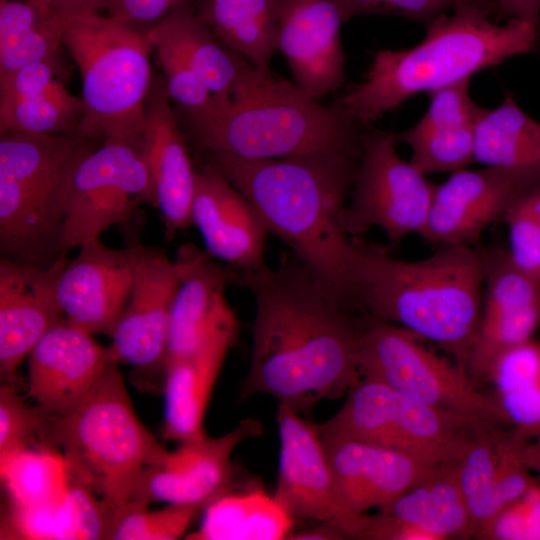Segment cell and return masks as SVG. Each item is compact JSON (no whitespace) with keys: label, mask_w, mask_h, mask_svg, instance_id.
I'll return each instance as SVG.
<instances>
[{"label":"cell","mask_w":540,"mask_h":540,"mask_svg":"<svg viewBox=\"0 0 540 540\" xmlns=\"http://www.w3.org/2000/svg\"><path fill=\"white\" fill-rule=\"evenodd\" d=\"M199 528L187 540H281L295 519L275 495L262 487L229 488L204 508Z\"/></svg>","instance_id":"28"},{"label":"cell","mask_w":540,"mask_h":540,"mask_svg":"<svg viewBox=\"0 0 540 540\" xmlns=\"http://www.w3.org/2000/svg\"><path fill=\"white\" fill-rule=\"evenodd\" d=\"M232 282L255 300L241 399L264 393L308 414L319 401L347 394L360 378L357 356L366 317H356L292 252L274 268L234 270Z\"/></svg>","instance_id":"1"},{"label":"cell","mask_w":540,"mask_h":540,"mask_svg":"<svg viewBox=\"0 0 540 540\" xmlns=\"http://www.w3.org/2000/svg\"><path fill=\"white\" fill-rule=\"evenodd\" d=\"M140 242L112 248L100 238L79 247L58 281V298L66 320L90 333L111 336L128 301Z\"/></svg>","instance_id":"18"},{"label":"cell","mask_w":540,"mask_h":540,"mask_svg":"<svg viewBox=\"0 0 540 540\" xmlns=\"http://www.w3.org/2000/svg\"><path fill=\"white\" fill-rule=\"evenodd\" d=\"M184 0H111L108 16L141 33L163 21Z\"/></svg>","instance_id":"45"},{"label":"cell","mask_w":540,"mask_h":540,"mask_svg":"<svg viewBox=\"0 0 540 540\" xmlns=\"http://www.w3.org/2000/svg\"><path fill=\"white\" fill-rule=\"evenodd\" d=\"M347 20L357 15H392L425 26L448 11L464 7L487 9L498 14L492 0H337Z\"/></svg>","instance_id":"42"},{"label":"cell","mask_w":540,"mask_h":540,"mask_svg":"<svg viewBox=\"0 0 540 540\" xmlns=\"http://www.w3.org/2000/svg\"><path fill=\"white\" fill-rule=\"evenodd\" d=\"M179 286L174 260L141 245L128 301L111 334L110 359L156 375L164 386L171 309Z\"/></svg>","instance_id":"15"},{"label":"cell","mask_w":540,"mask_h":540,"mask_svg":"<svg viewBox=\"0 0 540 540\" xmlns=\"http://www.w3.org/2000/svg\"><path fill=\"white\" fill-rule=\"evenodd\" d=\"M500 17L517 19L540 27V0H492Z\"/></svg>","instance_id":"47"},{"label":"cell","mask_w":540,"mask_h":540,"mask_svg":"<svg viewBox=\"0 0 540 540\" xmlns=\"http://www.w3.org/2000/svg\"><path fill=\"white\" fill-rule=\"evenodd\" d=\"M378 511L415 526L433 540L474 538V525L459 481L458 460L438 465L422 482Z\"/></svg>","instance_id":"29"},{"label":"cell","mask_w":540,"mask_h":540,"mask_svg":"<svg viewBox=\"0 0 540 540\" xmlns=\"http://www.w3.org/2000/svg\"><path fill=\"white\" fill-rule=\"evenodd\" d=\"M482 314L467 371L486 382L495 360L533 338L540 325V280L511 259L507 249L485 248Z\"/></svg>","instance_id":"16"},{"label":"cell","mask_w":540,"mask_h":540,"mask_svg":"<svg viewBox=\"0 0 540 540\" xmlns=\"http://www.w3.org/2000/svg\"><path fill=\"white\" fill-rule=\"evenodd\" d=\"M475 538L540 540V484L535 481L523 494L502 508Z\"/></svg>","instance_id":"43"},{"label":"cell","mask_w":540,"mask_h":540,"mask_svg":"<svg viewBox=\"0 0 540 540\" xmlns=\"http://www.w3.org/2000/svg\"><path fill=\"white\" fill-rule=\"evenodd\" d=\"M361 127L338 100L323 105L274 75L249 96L188 127V133L198 155L266 160L358 147Z\"/></svg>","instance_id":"7"},{"label":"cell","mask_w":540,"mask_h":540,"mask_svg":"<svg viewBox=\"0 0 540 540\" xmlns=\"http://www.w3.org/2000/svg\"><path fill=\"white\" fill-rule=\"evenodd\" d=\"M421 339L401 326L368 319L358 348L360 377L475 424L507 427L494 398L479 391L467 370L425 347Z\"/></svg>","instance_id":"9"},{"label":"cell","mask_w":540,"mask_h":540,"mask_svg":"<svg viewBox=\"0 0 540 540\" xmlns=\"http://www.w3.org/2000/svg\"><path fill=\"white\" fill-rule=\"evenodd\" d=\"M84 114L81 98L60 82L52 89L0 104V134H63L78 131Z\"/></svg>","instance_id":"37"},{"label":"cell","mask_w":540,"mask_h":540,"mask_svg":"<svg viewBox=\"0 0 540 540\" xmlns=\"http://www.w3.org/2000/svg\"><path fill=\"white\" fill-rule=\"evenodd\" d=\"M153 207L142 144L104 139L77 166L68 191L63 243L69 251L130 222L136 207Z\"/></svg>","instance_id":"12"},{"label":"cell","mask_w":540,"mask_h":540,"mask_svg":"<svg viewBox=\"0 0 540 540\" xmlns=\"http://www.w3.org/2000/svg\"><path fill=\"white\" fill-rule=\"evenodd\" d=\"M98 142L79 131L0 134V256L43 269L67 259L70 183Z\"/></svg>","instance_id":"5"},{"label":"cell","mask_w":540,"mask_h":540,"mask_svg":"<svg viewBox=\"0 0 540 540\" xmlns=\"http://www.w3.org/2000/svg\"><path fill=\"white\" fill-rule=\"evenodd\" d=\"M192 223L205 251L232 269L255 272L267 266L264 253L270 232L264 220L240 191L201 163L196 168Z\"/></svg>","instance_id":"24"},{"label":"cell","mask_w":540,"mask_h":540,"mask_svg":"<svg viewBox=\"0 0 540 540\" xmlns=\"http://www.w3.org/2000/svg\"><path fill=\"white\" fill-rule=\"evenodd\" d=\"M261 433L262 426L258 421L245 419L222 436L210 438L204 435L182 442L177 450L169 451L161 465L143 470L132 501L148 505L153 501H165L206 507L230 488L231 456L237 445Z\"/></svg>","instance_id":"19"},{"label":"cell","mask_w":540,"mask_h":540,"mask_svg":"<svg viewBox=\"0 0 540 540\" xmlns=\"http://www.w3.org/2000/svg\"><path fill=\"white\" fill-rule=\"evenodd\" d=\"M339 494L348 510L385 509L438 465L317 424Z\"/></svg>","instance_id":"20"},{"label":"cell","mask_w":540,"mask_h":540,"mask_svg":"<svg viewBox=\"0 0 540 540\" xmlns=\"http://www.w3.org/2000/svg\"><path fill=\"white\" fill-rule=\"evenodd\" d=\"M495 15L476 7L440 15L415 46L377 51L363 80L338 101L363 127L417 94L471 79L540 47V27L517 19L499 23Z\"/></svg>","instance_id":"4"},{"label":"cell","mask_w":540,"mask_h":540,"mask_svg":"<svg viewBox=\"0 0 540 540\" xmlns=\"http://www.w3.org/2000/svg\"><path fill=\"white\" fill-rule=\"evenodd\" d=\"M48 417V411L29 405L13 384L1 382L0 461L24 449L47 446Z\"/></svg>","instance_id":"40"},{"label":"cell","mask_w":540,"mask_h":540,"mask_svg":"<svg viewBox=\"0 0 540 540\" xmlns=\"http://www.w3.org/2000/svg\"><path fill=\"white\" fill-rule=\"evenodd\" d=\"M538 183L540 173L527 170H456L436 185L420 236L440 246L473 247L487 227L503 221L509 208Z\"/></svg>","instance_id":"14"},{"label":"cell","mask_w":540,"mask_h":540,"mask_svg":"<svg viewBox=\"0 0 540 540\" xmlns=\"http://www.w3.org/2000/svg\"><path fill=\"white\" fill-rule=\"evenodd\" d=\"M63 45L82 80L84 114L78 131L104 140L142 144L153 47L145 33L100 13L73 16Z\"/></svg>","instance_id":"8"},{"label":"cell","mask_w":540,"mask_h":540,"mask_svg":"<svg viewBox=\"0 0 540 540\" xmlns=\"http://www.w3.org/2000/svg\"><path fill=\"white\" fill-rule=\"evenodd\" d=\"M277 50L293 83L320 101L346 80L341 27L347 17L337 0H276Z\"/></svg>","instance_id":"17"},{"label":"cell","mask_w":540,"mask_h":540,"mask_svg":"<svg viewBox=\"0 0 540 540\" xmlns=\"http://www.w3.org/2000/svg\"><path fill=\"white\" fill-rule=\"evenodd\" d=\"M56 61H43L26 65L0 78V104L44 93L61 81Z\"/></svg>","instance_id":"44"},{"label":"cell","mask_w":540,"mask_h":540,"mask_svg":"<svg viewBox=\"0 0 540 540\" xmlns=\"http://www.w3.org/2000/svg\"><path fill=\"white\" fill-rule=\"evenodd\" d=\"M486 382L507 428L528 441L540 437V341L532 338L502 353Z\"/></svg>","instance_id":"33"},{"label":"cell","mask_w":540,"mask_h":540,"mask_svg":"<svg viewBox=\"0 0 540 540\" xmlns=\"http://www.w3.org/2000/svg\"><path fill=\"white\" fill-rule=\"evenodd\" d=\"M475 121L419 120L397 137L410 147L409 162L422 174L454 172L475 162Z\"/></svg>","instance_id":"36"},{"label":"cell","mask_w":540,"mask_h":540,"mask_svg":"<svg viewBox=\"0 0 540 540\" xmlns=\"http://www.w3.org/2000/svg\"><path fill=\"white\" fill-rule=\"evenodd\" d=\"M238 333L229 306L207 327L197 347L165 371L163 436L180 443L204 435L203 421L226 354Z\"/></svg>","instance_id":"25"},{"label":"cell","mask_w":540,"mask_h":540,"mask_svg":"<svg viewBox=\"0 0 540 540\" xmlns=\"http://www.w3.org/2000/svg\"><path fill=\"white\" fill-rule=\"evenodd\" d=\"M474 161L540 173V122L526 114L511 93L495 108L479 106Z\"/></svg>","instance_id":"32"},{"label":"cell","mask_w":540,"mask_h":540,"mask_svg":"<svg viewBox=\"0 0 540 540\" xmlns=\"http://www.w3.org/2000/svg\"><path fill=\"white\" fill-rule=\"evenodd\" d=\"M523 459L530 471H535L540 477V437H537L525 445Z\"/></svg>","instance_id":"50"},{"label":"cell","mask_w":540,"mask_h":540,"mask_svg":"<svg viewBox=\"0 0 540 540\" xmlns=\"http://www.w3.org/2000/svg\"><path fill=\"white\" fill-rule=\"evenodd\" d=\"M148 504L130 502L118 518L111 539L175 540L186 535L200 511L201 504H170L160 510H149Z\"/></svg>","instance_id":"39"},{"label":"cell","mask_w":540,"mask_h":540,"mask_svg":"<svg viewBox=\"0 0 540 540\" xmlns=\"http://www.w3.org/2000/svg\"><path fill=\"white\" fill-rule=\"evenodd\" d=\"M397 133L361 132V155L342 224L358 238L381 228L390 246L397 247L426 223L436 185L398 153Z\"/></svg>","instance_id":"11"},{"label":"cell","mask_w":540,"mask_h":540,"mask_svg":"<svg viewBox=\"0 0 540 540\" xmlns=\"http://www.w3.org/2000/svg\"><path fill=\"white\" fill-rule=\"evenodd\" d=\"M46 445L58 449L72 477L101 499L113 528L143 470L161 465L169 453L138 418L116 362L73 411L49 412Z\"/></svg>","instance_id":"6"},{"label":"cell","mask_w":540,"mask_h":540,"mask_svg":"<svg viewBox=\"0 0 540 540\" xmlns=\"http://www.w3.org/2000/svg\"><path fill=\"white\" fill-rule=\"evenodd\" d=\"M361 146L281 159L250 160L222 153L198 155L256 208L270 233L346 306L351 292L353 237L342 213L358 171Z\"/></svg>","instance_id":"2"},{"label":"cell","mask_w":540,"mask_h":540,"mask_svg":"<svg viewBox=\"0 0 540 540\" xmlns=\"http://www.w3.org/2000/svg\"><path fill=\"white\" fill-rule=\"evenodd\" d=\"M508 428L483 423L474 428L468 449L458 460L460 485L474 525V538L497 513L498 473Z\"/></svg>","instance_id":"35"},{"label":"cell","mask_w":540,"mask_h":540,"mask_svg":"<svg viewBox=\"0 0 540 540\" xmlns=\"http://www.w3.org/2000/svg\"><path fill=\"white\" fill-rule=\"evenodd\" d=\"M508 253L522 270L540 280V183L525 192L507 211Z\"/></svg>","instance_id":"41"},{"label":"cell","mask_w":540,"mask_h":540,"mask_svg":"<svg viewBox=\"0 0 540 540\" xmlns=\"http://www.w3.org/2000/svg\"><path fill=\"white\" fill-rule=\"evenodd\" d=\"M54 8L68 16L100 13L107 10L111 0H50Z\"/></svg>","instance_id":"48"},{"label":"cell","mask_w":540,"mask_h":540,"mask_svg":"<svg viewBox=\"0 0 540 540\" xmlns=\"http://www.w3.org/2000/svg\"><path fill=\"white\" fill-rule=\"evenodd\" d=\"M350 270L358 313L435 342L467 370L482 314V249L444 245L424 259L407 261L358 237Z\"/></svg>","instance_id":"3"},{"label":"cell","mask_w":540,"mask_h":540,"mask_svg":"<svg viewBox=\"0 0 540 540\" xmlns=\"http://www.w3.org/2000/svg\"><path fill=\"white\" fill-rule=\"evenodd\" d=\"M217 39L257 68L271 71L277 51L276 0H194Z\"/></svg>","instance_id":"31"},{"label":"cell","mask_w":540,"mask_h":540,"mask_svg":"<svg viewBox=\"0 0 540 540\" xmlns=\"http://www.w3.org/2000/svg\"><path fill=\"white\" fill-rule=\"evenodd\" d=\"M156 50L171 100L182 109L187 127L198 125L219 109L220 103L180 51L153 29L145 32Z\"/></svg>","instance_id":"38"},{"label":"cell","mask_w":540,"mask_h":540,"mask_svg":"<svg viewBox=\"0 0 540 540\" xmlns=\"http://www.w3.org/2000/svg\"><path fill=\"white\" fill-rule=\"evenodd\" d=\"M356 539L363 540H433L426 532L391 515L378 511L366 514L365 522Z\"/></svg>","instance_id":"46"},{"label":"cell","mask_w":540,"mask_h":540,"mask_svg":"<svg viewBox=\"0 0 540 540\" xmlns=\"http://www.w3.org/2000/svg\"><path fill=\"white\" fill-rule=\"evenodd\" d=\"M5 1H7V0H0V3H3V2H5Z\"/></svg>","instance_id":"51"},{"label":"cell","mask_w":540,"mask_h":540,"mask_svg":"<svg viewBox=\"0 0 540 540\" xmlns=\"http://www.w3.org/2000/svg\"><path fill=\"white\" fill-rule=\"evenodd\" d=\"M214 259L192 243L177 250L174 262L179 286L171 309L165 371L188 356L209 324L229 307L225 288L232 282L234 270L220 266Z\"/></svg>","instance_id":"27"},{"label":"cell","mask_w":540,"mask_h":540,"mask_svg":"<svg viewBox=\"0 0 540 540\" xmlns=\"http://www.w3.org/2000/svg\"><path fill=\"white\" fill-rule=\"evenodd\" d=\"M0 476L7 504L19 507L58 504L72 482L64 455L47 446L24 449L0 461Z\"/></svg>","instance_id":"34"},{"label":"cell","mask_w":540,"mask_h":540,"mask_svg":"<svg viewBox=\"0 0 540 540\" xmlns=\"http://www.w3.org/2000/svg\"><path fill=\"white\" fill-rule=\"evenodd\" d=\"M70 19L50 0L0 3V78L32 63L56 61Z\"/></svg>","instance_id":"30"},{"label":"cell","mask_w":540,"mask_h":540,"mask_svg":"<svg viewBox=\"0 0 540 540\" xmlns=\"http://www.w3.org/2000/svg\"><path fill=\"white\" fill-rule=\"evenodd\" d=\"M68 259L49 269L0 256V376L13 384L44 334L65 320L58 281ZM14 385V384H13Z\"/></svg>","instance_id":"21"},{"label":"cell","mask_w":540,"mask_h":540,"mask_svg":"<svg viewBox=\"0 0 540 540\" xmlns=\"http://www.w3.org/2000/svg\"><path fill=\"white\" fill-rule=\"evenodd\" d=\"M152 29L180 51L221 104L252 92L273 75L223 45L197 15L194 0L181 2Z\"/></svg>","instance_id":"26"},{"label":"cell","mask_w":540,"mask_h":540,"mask_svg":"<svg viewBox=\"0 0 540 540\" xmlns=\"http://www.w3.org/2000/svg\"><path fill=\"white\" fill-rule=\"evenodd\" d=\"M346 395L338 412L319 427L389 447L433 465L459 460L478 425L366 377H360Z\"/></svg>","instance_id":"10"},{"label":"cell","mask_w":540,"mask_h":540,"mask_svg":"<svg viewBox=\"0 0 540 540\" xmlns=\"http://www.w3.org/2000/svg\"><path fill=\"white\" fill-rule=\"evenodd\" d=\"M288 539L293 540H342L345 539L339 528L330 522L321 524L309 531L291 533Z\"/></svg>","instance_id":"49"},{"label":"cell","mask_w":540,"mask_h":540,"mask_svg":"<svg viewBox=\"0 0 540 540\" xmlns=\"http://www.w3.org/2000/svg\"><path fill=\"white\" fill-rule=\"evenodd\" d=\"M280 460L275 496L295 519L330 522L356 539L366 514L345 506L317 424L279 403Z\"/></svg>","instance_id":"13"},{"label":"cell","mask_w":540,"mask_h":540,"mask_svg":"<svg viewBox=\"0 0 540 540\" xmlns=\"http://www.w3.org/2000/svg\"><path fill=\"white\" fill-rule=\"evenodd\" d=\"M163 77L153 76L145 105L142 152L152 184L153 207L162 216L167 241L193 225L192 205L196 186L187 137L170 105Z\"/></svg>","instance_id":"22"},{"label":"cell","mask_w":540,"mask_h":540,"mask_svg":"<svg viewBox=\"0 0 540 540\" xmlns=\"http://www.w3.org/2000/svg\"><path fill=\"white\" fill-rule=\"evenodd\" d=\"M112 362L108 348L65 319L28 356V395L52 414H67L93 392Z\"/></svg>","instance_id":"23"}]
</instances>
